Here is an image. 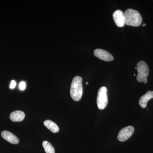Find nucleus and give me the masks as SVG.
<instances>
[{
	"mask_svg": "<svg viewBox=\"0 0 153 153\" xmlns=\"http://www.w3.org/2000/svg\"><path fill=\"white\" fill-rule=\"evenodd\" d=\"M125 24L128 26L139 27L142 23V17L136 10L128 9L124 13Z\"/></svg>",
	"mask_w": 153,
	"mask_h": 153,
	"instance_id": "1",
	"label": "nucleus"
},
{
	"mask_svg": "<svg viewBox=\"0 0 153 153\" xmlns=\"http://www.w3.org/2000/svg\"><path fill=\"white\" fill-rule=\"evenodd\" d=\"M82 78L79 76H75L72 80L70 88L71 98L74 101H79L82 97Z\"/></svg>",
	"mask_w": 153,
	"mask_h": 153,
	"instance_id": "2",
	"label": "nucleus"
},
{
	"mask_svg": "<svg viewBox=\"0 0 153 153\" xmlns=\"http://www.w3.org/2000/svg\"><path fill=\"white\" fill-rule=\"evenodd\" d=\"M137 70L138 72L137 79L139 82L146 83L148 82L147 77L149 74V70L147 63L143 61H140L137 64Z\"/></svg>",
	"mask_w": 153,
	"mask_h": 153,
	"instance_id": "3",
	"label": "nucleus"
},
{
	"mask_svg": "<svg viewBox=\"0 0 153 153\" xmlns=\"http://www.w3.org/2000/svg\"><path fill=\"white\" fill-rule=\"evenodd\" d=\"M108 102L107 89L105 86H102L98 90L97 98V103L99 109H104L107 105Z\"/></svg>",
	"mask_w": 153,
	"mask_h": 153,
	"instance_id": "4",
	"label": "nucleus"
},
{
	"mask_svg": "<svg viewBox=\"0 0 153 153\" xmlns=\"http://www.w3.org/2000/svg\"><path fill=\"white\" fill-rule=\"evenodd\" d=\"M134 131V128L132 126H128L122 129L118 135V140L120 142H124L131 136Z\"/></svg>",
	"mask_w": 153,
	"mask_h": 153,
	"instance_id": "5",
	"label": "nucleus"
},
{
	"mask_svg": "<svg viewBox=\"0 0 153 153\" xmlns=\"http://www.w3.org/2000/svg\"><path fill=\"white\" fill-rule=\"evenodd\" d=\"M94 54L95 57H97L100 60L104 61H111L114 60V57L109 52L103 50V49H97L94 50Z\"/></svg>",
	"mask_w": 153,
	"mask_h": 153,
	"instance_id": "6",
	"label": "nucleus"
},
{
	"mask_svg": "<svg viewBox=\"0 0 153 153\" xmlns=\"http://www.w3.org/2000/svg\"><path fill=\"white\" fill-rule=\"evenodd\" d=\"M113 18L116 25L119 27H123L125 25L124 13L120 10L115 11L113 14Z\"/></svg>",
	"mask_w": 153,
	"mask_h": 153,
	"instance_id": "7",
	"label": "nucleus"
},
{
	"mask_svg": "<svg viewBox=\"0 0 153 153\" xmlns=\"http://www.w3.org/2000/svg\"><path fill=\"white\" fill-rule=\"evenodd\" d=\"M1 135L4 139L13 144H18L19 143V138L14 134L7 131H2Z\"/></svg>",
	"mask_w": 153,
	"mask_h": 153,
	"instance_id": "8",
	"label": "nucleus"
},
{
	"mask_svg": "<svg viewBox=\"0 0 153 153\" xmlns=\"http://www.w3.org/2000/svg\"><path fill=\"white\" fill-rule=\"evenodd\" d=\"M153 98V91H148L144 95L142 96L139 100L140 106L143 108H145L147 106L148 102Z\"/></svg>",
	"mask_w": 153,
	"mask_h": 153,
	"instance_id": "9",
	"label": "nucleus"
},
{
	"mask_svg": "<svg viewBox=\"0 0 153 153\" xmlns=\"http://www.w3.org/2000/svg\"><path fill=\"white\" fill-rule=\"evenodd\" d=\"M25 117V113L23 111H16L10 115V119L13 122H21L24 120Z\"/></svg>",
	"mask_w": 153,
	"mask_h": 153,
	"instance_id": "10",
	"label": "nucleus"
},
{
	"mask_svg": "<svg viewBox=\"0 0 153 153\" xmlns=\"http://www.w3.org/2000/svg\"><path fill=\"white\" fill-rule=\"evenodd\" d=\"M44 125L48 129L52 132L56 133L59 131V128L58 126L54 122L50 120H45L44 122Z\"/></svg>",
	"mask_w": 153,
	"mask_h": 153,
	"instance_id": "11",
	"label": "nucleus"
},
{
	"mask_svg": "<svg viewBox=\"0 0 153 153\" xmlns=\"http://www.w3.org/2000/svg\"><path fill=\"white\" fill-rule=\"evenodd\" d=\"M43 146L46 153H55L54 147L49 142L47 141L43 142Z\"/></svg>",
	"mask_w": 153,
	"mask_h": 153,
	"instance_id": "12",
	"label": "nucleus"
},
{
	"mask_svg": "<svg viewBox=\"0 0 153 153\" xmlns=\"http://www.w3.org/2000/svg\"><path fill=\"white\" fill-rule=\"evenodd\" d=\"M19 87L21 90H25L26 87V83L24 81H22L19 84Z\"/></svg>",
	"mask_w": 153,
	"mask_h": 153,
	"instance_id": "13",
	"label": "nucleus"
},
{
	"mask_svg": "<svg viewBox=\"0 0 153 153\" xmlns=\"http://www.w3.org/2000/svg\"><path fill=\"white\" fill-rule=\"evenodd\" d=\"M16 81L14 80H12L10 85V88L11 89H13L16 87Z\"/></svg>",
	"mask_w": 153,
	"mask_h": 153,
	"instance_id": "14",
	"label": "nucleus"
},
{
	"mask_svg": "<svg viewBox=\"0 0 153 153\" xmlns=\"http://www.w3.org/2000/svg\"><path fill=\"white\" fill-rule=\"evenodd\" d=\"M146 24H144L143 25V27H144L145 26H146Z\"/></svg>",
	"mask_w": 153,
	"mask_h": 153,
	"instance_id": "15",
	"label": "nucleus"
},
{
	"mask_svg": "<svg viewBox=\"0 0 153 153\" xmlns=\"http://www.w3.org/2000/svg\"><path fill=\"white\" fill-rule=\"evenodd\" d=\"M88 82H86V85H88Z\"/></svg>",
	"mask_w": 153,
	"mask_h": 153,
	"instance_id": "16",
	"label": "nucleus"
},
{
	"mask_svg": "<svg viewBox=\"0 0 153 153\" xmlns=\"http://www.w3.org/2000/svg\"><path fill=\"white\" fill-rule=\"evenodd\" d=\"M135 69H137V67H135Z\"/></svg>",
	"mask_w": 153,
	"mask_h": 153,
	"instance_id": "17",
	"label": "nucleus"
}]
</instances>
